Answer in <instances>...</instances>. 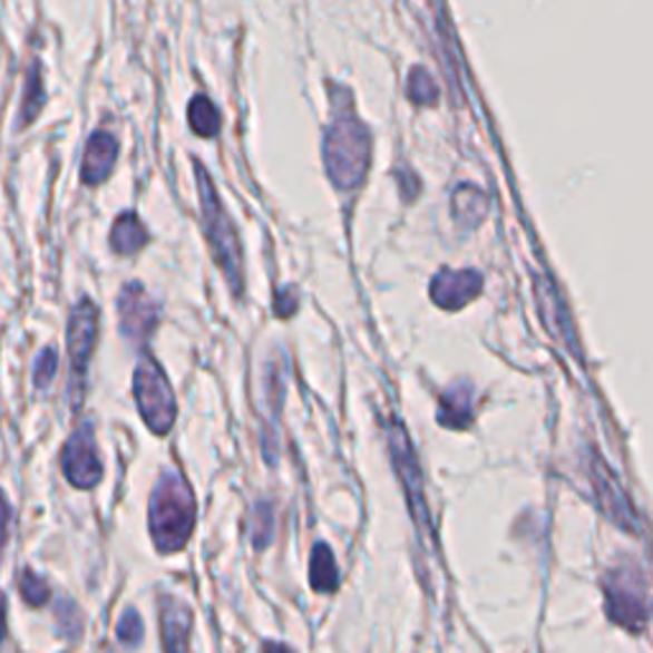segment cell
Returning <instances> with one entry per match:
<instances>
[{
	"instance_id": "obj_1",
	"label": "cell",
	"mask_w": 653,
	"mask_h": 653,
	"mask_svg": "<svg viewBox=\"0 0 653 653\" xmlns=\"http://www.w3.org/2000/svg\"><path fill=\"white\" fill-rule=\"evenodd\" d=\"M194 518H197V503L189 483L176 470L164 472L148 503V532L156 549L162 554L182 552L194 532Z\"/></svg>"
},
{
	"instance_id": "obj_2",
	"label": "cell",
	"mask_w": 653,
	"mask_h": 653,
	"mask_svg": "<svg viewBox=\"0 0 653 653\" xmlns=\"http://www.w3.org/2000/svg\"><path fill=\"white\" fill-rule=\"evenodd\" d=\"M370 166V134L366 123L342 105L324 134V169L342 192L358 189Z\"/></svg>"
},
{
	"instance_id": "obj_3",
	"label": "cell",
	"mask_w": 653,
	"mask_h": 653,
	"mask_svg": "<svg viewBox=\"0 0 653 653\" xmlns=\"http://www.w3.org/2000/svg\"><path fill=\"white\" fill-rule=\"evenodd\" d=\"M197 189H199V205H202V225H205V235L209 243V251L215 255L220 271L227 284H231L235 296H243V251L237 233L227 217V212L220 205V197L215 187H212L209 174L197 164Z\"/></svg>"
},
{
	"instance_id": "obj_4",
	"label": "cell",
	"mask_w": 653,
	"mask_h": 653,
	"mask_svg": "<svg viewBox=\"0 0 653 653\" xmlns=\"http://www.w3.org/2000/svg\"><path fill=\"white\" fill-rule=\"evenodd\" d=\"M605 613L613 623L633 633H641L649 623V585L639 564L623 557L607 569L605 582Z\"/></svg>"
},
{
	"instance_id": "obj_5",
	"label": "cell",
	"mask_w": 653,
	"mask_h": 653,
	"mask_svg": "<svg viewBox=\"0 0 653 653\" xmlns=\"http://www.w3.org/2000/svg\"><path fill=\"white\" fill-rule=\"evenodd\" d=\"M386 437H388V449H391L396 475H399L406 500H409L413 526H417V532L427 538L429 546H435V526H431V514L427 506V493H423L419 460H417V452H413V445L409 442V435H406L403 423L399 419H388Z\"/></svg>"
},
{
	"instance_id": "obj_6",
	"label": "cell",
	"mask_w": 653,
	"mask_h": 653,
	"mask_svg": "<svg viewBox=\"0 0 653 653\" xmlns=\"http://www.w3.org/2000/svg\"><path fill=\"white\" fill-rule=\"evenodd\" d=\"M134 393L146 427L158 437L169 435L176 419L174 391L169 381H166L162 366H158L152 355H144L138 360L134 373Z\"/></svg>"
},
{
	"instance_id": "obj_7",
	"label": "cell",
	"mask_w": 653,
	"mask_h": 653,
	"mask_svg": "<svg viewBox=\"0 0 653 653\" xmlns=\"http://www.w3.org/2000/svg\"><path fill=\"white\" fill-rule=\"evenodd\" d=\"M97 306L90 299H79L77 306L69 316L67 330V350H69V396H72V406L79 409L85 396L87 368H90V358L97 342Z\"/></svg>"
},
{
	"instance_id": "obj_8",
	"label": "cell",
	"mask_w": 653,
	"mask_h": 653,
	"mask_svg": "<svg viewBox=\"0 0 653 653\" xmlns=\"http://www.w3.org/2000/svg\"><path fill=\"white\" fill-rule=\"evenodd\" d=\"M61 472L79 490H90L103 480V462L97 455L95 429L90 421L79 423L75 435L67 439L61 449Z\"/></svg>"
},
{
	"instance_id": "obj_9",
	"label": "cell",
	"mask_w": 653,
	"mask_h": 653,
	"mask_svg": "<svg viewBox=\"0 0 653 653\" xmlns=\"http://www.w3.org/2000/svg\"><path fill=\"white\" fill-rule=\"evenodd\" d=\"M587 472H589V483H593V490H595V500L603 514L613 520L615 526H621L623 532L633 534L635 528V510L631 508L628 498H625V493L621 488V483H617L615 475L607 470V465L603 462V457H600L595 449H589L587 452Z\"/></svg>"
},
{
	"instance_id": "obj_10",
	"label": "cell",
	"mask_w": 653,
	"mask_h": 653,
	"mask_svg": "<svg viewBox=\"0 0 653 653\" xmlns=\"http://www.w3.org/2000/svg\"><path fill=\"white\" fill-rule=\"evenodd\" d=\"M118 314L123 338L130 342H144L158 322V306L138 281H130L120 289Z\"/></svg>"
},
{
	"instance_id": "obj_11",
	"label": "cell",
	"mask_w": 653,
	"mask_h": 653,
	"mask_svg": "<svg viewBox=\"0 0 653 653\" xmlns=\"http://www.w3.org/2000/svg\"><path fill=\"white\" fill-rule=\"evenodd\" d=\"M483 291V276L478 271H439L429 284V296L439 309L447 312H460L472 299H478Z\"/></svg>"
},
{
	"instance_id": "obj_12",
	"label": "cell",
	"mask_w": 653,
	"mask_h": 653,
	"mask_svg": "<svg viewBox=\"0 0 653 653\" xmlns=\"http://www.w3.org/2000/svg\"><path fill=\"white\" fill-rule=\"evenodd\" d=\"M164 653H192V607L174 595L158 597Z\"/></svg>"
},
{
	"instance_id": "obj_13",
	"label": "cell",
	"mask_w": 653,
	"mask_h": 653,
	"mask_svg": "<svg viewBox=\"0 0 653 653\" xmlns=\"http://www.w3.org/2000/svg\"><path fill=\"white\" fill-rule=\"evenodd\" d=\"M536 302H538V309H542V316H544L546 326H549V332L562 342L564 348H567L569 352H575V355L579 358L575 326L569 324V316H567V312H564L557 289H554L549 281L542 279V276H536Z\"/></svg>"
},
{
	"instance_id": "obj_14",
	"label": "cell",
	"mask_w": 653,
	"mask_h": 653,
	"mask_svg": "<svg viewBox=\"0 0 653 653\" xmlns=\"http://www.w3.org/2000/svg\"><path fill=\"white\" fill-rule=\"evenodd\" d=\"M118 140L108 130H97L90 136L82 158V182L87 187H97L113 174V166L118 162Z\"/></svg>"
},
{
	"instance_id": "obj_15",
	"label": "cell",
	"mask_w": 653,
	"mask_h": 653,
	"mask_svg": "<svg viewBox=\"0 0 653 653\" xmlns=\"http://www.w3.org/2000/svg\"><path fill=\"white\" fill-rule=\"evenodd\" d=\"M472 383L457 381L447 388L439 399L437 419L447 429H467L472 423Z\"/></svg>"
},
{
	"instance_id": "obj_16",
	"label": "cell",
	"mask_w": 653,
	"mask_h": 653,
	"mask_svg": "<svg viewBox=\"0 0 653 653\" xmlns=\"http://www.w3.org/2000/svg\"><path fill=\"white\" fill-rule=\"evenodd\" d=\"M452 215L465 227H478L488 217V197L472 184H460L452 192Z\"/></svg>"
},
{
	"instance_id": "obj_17",
	"label": "cell",
	"mask_w": 653,
	"mask_h": 653,
	"mask_svg": "<svg viewBox=\"0 0 653 653\" xmlns=\"http://www.w3.org/2000/svg\"><path fill=\"white\" fill-rule=\"evenodd\" d=\"M309 582L314 593H334L340 587V572L334 564V554L326 544H314L312 562H309Z\"/></svg>"
},
{
	"instance_id": "obj_18",
	"label": "cell",
	"mask_w": 653,
	"mask_h": 653,
	"mask_svg": "<svg viewBox=\"0 0 653 653\" xmlns=\"http://www.w3.org/2000/svg\"><path fill=\"white\" fill-rule=\"evenodd\" d=\"M148 243V233L134 212H126L116 220L110 231V245L118 255H134Z\"/></svg>"
},
{
	"instance_id": "obj_19",
	"label": "cell",
	"mask_w": 653,
	"mask_h": 653,
	"mask_svg": "<svg viewBox=\"0 0 653 653\" xmlns=\"http://www.w3.org/2000/svg\"><path fill=\"white\" fill-rule=\"evenodd\" d=\"M43 103H47V92H43V82H41V65L39 59H33V65L29 67V77H26V90H23L21 113H19V130L29 128L31 123L39 118Z\"/></svg>"
},
{
	"instance_id": "obj_20",
	"label": "cell",
	"mask_w": 653,
	"mask_h": 653,
	"mask_svg": "<svg viewBox=\"0 0 653 653\" xmlns=\"http://www.w3.org/2000/svg\"><path fill=\"white\" fill-rule=\"evenodd\" d=\"M189 126L197 136L202 138H212L220 130V113L215 105H212L209 97L205 95H194L187 110Z\"/></svg>"
},
{
	"instance_id": "obj_21",
	"label": "cell",
	"mask_w": 653,
	"mask_h": 653,
	"mask_svg": "<svg viewBox=\"0 0 653 653\" xmlns=\"http://www.w3.org/2000/svg\"><path fill=\"white\" fill-rule=\"evenodd\" d=\"M406 92L417 105H435L439 100V87L423 67H413L409 72V87Z\"/></svg>"
},
{
	"instance_id": "obj_22",
	"label": "cell",
	"mask_w": 653,
	"mask_h": 653,
	"mask_svg": "<svg viewBox=\"0 0 653 653\" xmlns=\"http://www.w3.org/2000/svg\"><path fill=\"white\" fill-rule=\"evenodd\" d=\"M19 593L23 597V603L31 605V607H43L51 600V587L37 575V572H31V569L21 572Z\"/></svg>"
},
{
	"instance_id": "obj_23",
	"label": "cell",
	"mask_w": 653,
	"mask_h": 653,
	"mask_svg": "<svg viewBox=\"0 0 653 653\" xmlns=\"http://www.w3.org/2000/svg\"><path fill=\"white\" fill-rule=\"evenodd\" d=\"M273 538V506L269 500H261L253 510V546L266 549Z\"/></svg>"
},
{
	"instance_id": "obj_24",
	"label": "cell",
	"mask_w": 653,
	"mask_h": 653,
	"mask_svg": "<svg viewBox=\"0 0 653 653\" xmlns=\"http://www.w3.org/2000/svg\"><path fill=\"white\" fill-rule=\"evenodd\" d=\"M57 623L67 639H79V633H82V613H79V607L72 600H61L57 605Z\"/></svg>"
},
{
	"instance_id": "obj_25",
	"label": "cell",
	"mask_w": 653,
	"mask_h": 653,
	"mask_svg": "<svg viewBox=\"0 0 653 653\" xmlns=\"http://www.w3.org/2000/svg\"><path fill=\"white\" fill-rule=\"evenodd\" d=\"M116 633H118V641L128 649H136L140 639H144V623H140V615L134 611V607L123 613Z\"/></svg>"
},
{
	"instance_id": "obj_26",
	"label": "cell",
	"mask_w": 653,
	"mask_h": 653,
	"mask_svg": "<svg viewBox=\"0 0 653 653\" xmlns=\"http://www.w3.org/2000/svg\"><path fill=\"white\" fill-rule=\"evenodd\" d=\"M59 368V358L55 348L41 350V355L37 358V366H33V383L39 388H47L51 381H55Z\"/></svg>"
},
{
	"instance_id": "obj_27",
	"label": "cell",
	"mask_w": 653,
	"mask_h": 653,
	"mask_svg": "<svg viewBox=\"0 0 653 653\" xmlns=\"http://www.w3.org/2000/svg\"><path fill=\"white\" fill-rule=\"evenodd\" d=\"M273 309H276V314L281 320H286V316H294L296 309H299V296L294 289H281L276 294V302H273Z\"/></svg>"
},
{
	"instance_id": "obj_28",
	"label": "cell",
	"mask_w": 653,
	"mask_h": 653,
	"mask_svg": "<svg viewBox=\"0 0 653 653\" xmlns=\"http://www.w3.org/2000/svg\"><path fill=\"white\" fill-rule=\"evenodd\" d=\"M8 532H11V506H8L6 493L0 490V557H3L8 544Z\"/></svg>"
},
{
	"instance_id": "obj_29",
	"label": "cell",
	"mask_w": 653,
	"mask_h": 653,
	"mask_svg": "<svg viewBox=\"0 0 653 653\" xmlns=\"http://www.w3.org/2000/svg\"><path fill=\"white\" fill-rule=\"evenodd\" d=\"M6 643V595L0 593V649Z\"/></svg>"
},
{
	"instance_id": "obj_30",
	"label": "cell",
	"mask_w": 653,
	"mask_h": 653,
	"mask_svg": "<svg viewBox=\"0 0 653 653\" xmlns=\"http://www.w3.org/2000/svg\"><path fill=\"white\" fill-rule=\"evenodd\" d=\"M261 653H294L289 646H284V643L279 641H266L263 643V651Z\"/></svg>"
}]
</instances>
